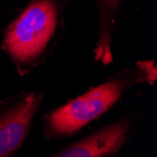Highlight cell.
Segmentation results:
<instances>
[{
	"label": "cell",
	"instance_id": "6da1fadb",
	"mask_svg": "<svg viewBox=\"0 0 157 157\" xmlns=\"http://www.w3.org/2000/svg\"><path fill=\"white\" fill-rule=\"evenodd\" d=\"M155 80L153 61H140L135 69L126 71L53 111L47 119L46 131L56 137L72 136L109 110L134 85L153 83Z\"/></svg>",
	"mask_w": 157,
	"mask_h": 157
},
{
	"label": "cell",
	"instance_id": "7a4b0ae2",
	"mask_svg": "<svg viewBox=\"0 0 157 157\" xmlns=\"http://www.w3.org/2000/svg\"><path fill=\"white\" fill-rule=\"evenodd\" d=\"M59 26L55 0H35L14 21L4 38V48L25 75L44 61L54 48Z\"/></svg>",
	"mask_w": 157,
	"mask_h": 157
},
{
	"label": "cell",
	"instance_id": "3957f363",
	"mask_svg": "<svg viewBox=\"0 0 157 157\" xmlns=\"http://www.w3.org/2000/svg\"><path fill=\"white\" fill-rule=\"evenodd\" d=\"M41 102V93L30 92L0 104V157L22 146Z\"/></svg>",
	"mask_w": 157,
	"mask_h": 157
},
{
	"label": "cell",
	"instance_id": "277c9868",
	"mask_svg": "<svg viewBox=\"0 0 157 157\" xmlns=\"http://www.w3.org/2000/svg\"><path fill=\"white\" fill-rule=\"evenodd\" d=\"M131 123L128 119L105 126L93 135L60 151L59 157H100L115 154L126 142Z\"/></svg>",
	"mask_w": 157,
	"mask_h": 157
},
{
	"label": "cell",
	"instance_id": "5b68a950",
	"mask_svg": "<svg viewBox=\"0 0 157 157\" xmlns=\"http://www.w3.org/2000/svg\"><path fill=\"white\" fill-rule=\"evenodd\" d=\"M100 8V24L98 40L95 48V60L108 65L113 60L111 51L112 25L120 0H98Z\"/></svg>",
	"mask_w": 157,
	"mask_h": 157
}]
</instances>
